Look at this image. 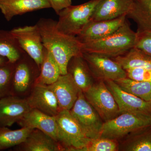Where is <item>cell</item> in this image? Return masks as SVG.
<instances>
[{
  "instance_id": "1",
  "label": "cell",
  "mask_w": 151,
  "mask_h": 151,
  "mask_svg": "<svg viewBox=\"0 0 151 151\" xmlns=\"http://www.w3.org/2000/svg\"><path fill=\"white\" fill-rule=\"evenodd\" d=\"M57 21L51 19L41 18L36 24L40 32L44 47L50 52L60 68L61 75L68 73V63L73 57L83 54V43L76 36L59 32Z\"/></svg>"
},
{
  "instance_id": "2",
  "label": "cell",
  "mask_w": 151,
  "mask_h": 151,
  "mask_svg": "<svg viewBox=\"0 0 151 151\" xmlns=\"http://www.w3.org/2000/svg\"><path fill=\"white\" fill-rule=\"evenodd\" d=\"M137 32L126 20L119 29L102 39L83 43V52L113 58L127 53L134 47Z\"/></svg>"
},
{
  "instance_id": "3",
  "label": "cell",
  "mask_w": 151,
  "mask_h": 151,
  "mask_svg": "<svg viewBox=\"0 0 151 151\" xmlns=\"http://www.w3.org/2000/svg\"><path fill=\"white\" fill-rule=\"evenodd\" d=\"M101 0H91L77 6L70 5L60 12L57 29L66 35L76 36L91 19Z\"/></svg>"
},
{
  "instance_id": "4",
  "label": "cell",
  "mask_w": 151,
  "mask_h": 151,
  "mask_svg": "<svg viewBox=\"0 0 151 151\" xmlns=\"http://www.w3.org/2000/svg\"><path fill=\"white\" fill-rule=\"evenodd\" d=\"M58 126V142L63 151H81L91 141L67 110L55 116Z\"/></svg>"
},
{
  "instance_id": "5",
  "label": "cell",
  "mask_w": 151,
  "mask_h": 151,
  "mask_svg": "<svg viewBox=\"0 0 151 151\" xmlns=\"http://www.w3.org/2000/svg\"><path fill=\"white\" fill-rule=\"evenodd\" d=\"M151 125V116L141 113H124L104 122L100 137L119 141L130 133Z\"/></svg>"
},
{
  "instance_id": "6",
  "label": "cell",
  "mask_w": 151,
  "mask_h": 151,
  "mask_svg": "<svg viewBox=\"0 0 151 151\" xmlns=\"http://www.w3.org/2000/svg\"><path fill=\"white\" fill-rule=\"evenodd\" d=\"M69 111L87 137L91 139L100 137L104 122L82 91Z\"/></svg>"
},
{
  "instance_id": "7",
  "label": "cell",
  "mask_w": 151,
  "mask_h": 151,
  "mask_svg": "<svg viewBox=\"0 0 151 151\" xmlns=\"http://www.w3.org/2000/svg\"><path fill=\"white\" fill-rule=\"evenodd\" d=\"M40 68L26 52L15 63L11 94L26 97L32 90Z\"/></svg>"
},
{
  "instance_id": "8",
  "label": "cell",
  "mask_w": 151,
  "mask_h": 151,
  "mask_svg": "<svg viewBox=\"0 0 151 151\" xmlns=\"http://www.w3.org/2000/svg\"><path fill=\"white\" fill-rule=\"evenodd\" d=\"M83 92L86 100L97 111L104 122L120 115L116 100L103 80H96L90 88Z\"/></svg>"
},
{
  "instance_id": "9",
  "label": "cell",
  "mask_w": 151,
  "mask_h": 151,
  "mask_svg": "<svg viewBox=\"0 0 151 151\" xmlns=\"http://www.w3.org/2000/svg\"><path fill=\"white\" fill-rule=\"evenodd\" d=\"M82 56L96 80L114 81L127 77L125 69L111 58L86 52Z\"/></svg>"
},
{
  "instance_id": "10",
  "label": "cell",
  "mask_w": 151,
  "mask_h": 151,
  "mask_svg": "<svg viewBox=\"0 0 151 151\" xmlns=\"http://www.w3.org/2000/svg\"><path fill=\"white\" fill-rule=\"evenodd\" d=\"M10 32L22 49L40 68L44 47L37 25L14 28Z\"/></svg>"
},
{
  "instance_id": "11",
  "label": "cell",
  "mask_w": 151,
  "mask_h": 151,
  "mask_svg": "<svg viewBox=\"0 0 151 151\" xmlns=\"http://www.w3.org/2000/svg\"><path fill=\"white\" fill-rule=\"evenodd\" d=\"M104 81L116 100L120 114L138 113L151 116V101H145L125 92L113 80Z\"/></svg>"
},
{
  "instance_id": "12",
  "label": "cell",
  "mask_w": 151,
  "mask_h": 151,
  "mask_svg": "<svg viewBox=\"0 0 151 151\" xmlns=\"http://www.w3.org/2000/svg\"><path fill=\"white\" fill-rule=\"evenodd\" d=\"M32 108L26 97L9 95L0 99V127L18 123Z\"/></svg>"
},
{
  "instance_id": "13",
  "label": "cell",
  "mask_w": 151,
  "mask_h": 151,
  "mask_svg": "<svg viewBox=\"0 0 151 151\" xmlns=\"http://www.w3.org/2000/svg\"><path fill=\"white\" fill-rule=\"evenodd\" d=\"M127 15L106 20H90L76 36L82 43L98 40L110 35L119 29L127 20Z\"/></svg>"
},
{
  "instance_id": "14",
  "label": "cell",
  "mask_w": 151,
  "mask_h": 151,
  "mask_svg": "<svg viewBox=\"0 0 151 151\" xmlns=\"http://www.w3.org/2000/svg\"><path fill=\"white\" fill-rule=\"evenodd\" d=\"M26 98L31 108L49 116H55L60 111L55 94L49 85H35Z\"/></svg>"
},
{
  "instance_id": "15",
  "label": "cell",
  "mask_w": 151,
  "mask_h": 151,
  "mask_svg": "<svg viewBox=\"0 0 151 151\" xmlns=\"http://www.w3.org/2000/svg\"><path fill=\"white\" fill-rule=\"evenodd\" d=\"M49 86L55 94L60 111H70L81 91L68 73L60 75L54 83Z\"/></svg>"
},
{
  "instance_id": "16",
  "label": "cell",
  "mask_w": 151,
  "mask_h": 151,
  "mask_svg": "<svg viewBox=\"0 0 151 151\" xmlns=\"http://www.w3.org/2000/svg\"><path fill=\"white\" fill-rule=\"evenodd\" d=\"M50 8L48 0H0V11L8 22L17 16Z\"/></svg>"
},
{
  "instance_id": "17",
  "label": "cell",
  "mask_w": 151,
  "mask_h": 151,
  "mask_svg": "<svg viewBox=\"0 0 151 151\" xmlns=\"http://www.w3.org/2000/svg\"><path fill=\"white\" fill-rule=\"evenodd\" d=\"M18 123L22 127L40 130L58 142V126L55 116H49L37 109L32 108Z\"/></svg>"
},
{
  "instance_id": "18",
  "label": "cell",
  "mask_w": 151,
  "mask_h": 151,
  "mask_svg": "<svg viewBox=\"0 0 151 151\" xmlns=\"http://www.w3.org/2000/svg\"><path fill=\"white\" fill-rule=\"evenodd\" d=\"M135 0H101L97 5L91 19L94 21L112 19L127 15Z\"/></svg>"
},
{
  "instance_id": "19",
  "label": "cell",
  "mask_w": 151,
  "mask_h": 151,
  "mask_svg": "<svg viewBox=\"0 0 151 151\" xmlns=\"http://www.w3.org/2000/svg\"><path fill=\"white\" fill-rule=\"evenodd\" d=\"M15 150L20 151H62L57 141L44 132L34 129L24 142L16 146Z\"/></svg>"
},
{
  "instance_id": "20",
  "label": "cell",
  "mask_w": 151,
  "mask_h": 151,
  "mask_svg": "<svg viewBox=\"0 0 151 151\" xmlns=\"http://www.w3.org/2000/svg\"><path fill=\"white\" fill-rule=\"evenodd\" d=\"M119 142V151H151V125L130 133Z\"/></svg>"
},
{
  "instance_id": "21",
  "label": "cell",
  "mask_w": 151,
  "mask_h": 151,
  "mask_svg": "<svg viewBox=\"0 0 151 151\" xmlns=\"http://www.w3.org/2000/svg\"><path fill=\"white\" fill-rule=\"evenodd\" d=\"M67 72L72 76L78 88L85 92L96 81L82 55L73 57L68 63Z\"/></svg>"
},
{
  "instance_id": "22",
  "label": "cell",
  "mask_w": 151,
  "mask_h": 151,
  "mask_svg": "<svg viewBox=\"0 0 151 151\" xmlns=\"http://www.w3.org/2000/svg\"><path fill=\"white\" fill-rule=\"evenodd\" d=\"M127 17L136 23L137 32H151V0H135Z\"/></svg>"
},
{
  "instance_id": "23",
  "label": "cell",
  "mask_w": 151,
  "mask_h": 151,
  "mask_svg": "<svg viewBox=\"0 0 151 151\" xmlns=\"http://www.w3.org/2000/svg\"><path fill=\"white\" fill-rule=\"evenodd\" d=\"M61 75L60 68L51 52L44 47L40 73L36 79V84L49 85L54 83Z\"/></svg>"
},
{
  "instance_id": "24",
  "label": "cell",
  "mask_w": 151,
  "mask_h": 151,
  "mask_svg": "<svg viewBox=\"0 0 151 151\" xmlns=\"http://www.w3.org/2000/svg\"><path fill=\"white\" fill-rule=\"evenodd\" d=\"M124 69L141 68L151 70V55L133 47L123 55L113 58Z\"/></svg>"
},
{
  "instance_id": "25",
  "label": "cell",
  "mask_w": 151,
  "mask_h": 151,
  "mask_svg": "<svg viewBox=\"0 0 151 151\" xmlns=\"http://www.w3.org/2000/svg\"><path fill=\"white\" fill-rule=\"evenodd\" d=\"M25 52L10 31L0 30V56L15 63Z\"/></svg>"
},
{
  "instance_id": "26",
  "label": "cell",
  "mask_w": 151,
  "mask_h": 151,
  "mask_svg": "<svg viewBox=\"0 0 151 151\" xmlns=\"http://www.w3.org/2000/svg\"><path fill=\"white\" fill-rule=\"evenodd\" d=\"M123 90L145 101H151V83L126 78L114 81Z\"/></svg>"
},
{
  "instance_id": "27",
  "label": "cell",
  "mask_w": 151,
  "mask_h": 151,
  "mask_svg": "<svg viewBox=\"0 0 151 151\" xmlns=\"http://www.w3.org/2000/svg\"><path fill=\"white\" fill-rule=\"evenodd\" d=\"M32 130L23 127L19 129L12 130L7 127H0V150L10 148L21 144Z\"/></svg>"
},
{
  "instance_id": "28",
  "label": "cell",
  "mask_w": 151,
  "mask_h": 151,
  "mask_svg": "<svg viewBox=\"0 0 151 151\" xmlns=\"http://www.w3.org/2000/svg\"><path fill=\"white\" fill-rule=\"evenodd\" d=\"M15 63L7 61L0 66V99L11 95Z\"/></svg>"
},
{
  "instance_id": "29",
  "label": "cell",
  "mask_w": 151,
  "mask_h": 151,
  "mask_svg": "<svg viewBox=\"0 0 151 151\" xmlns=\"http://www.w3.org/2000/svg\"><path fill=\"white\" fill-rule=\"evenodd\" d=\"M119 142L108 138L92 139L81 151H119Z\"/></svg>"
},
{
  "instance_id": "30",
  "label": "cell",
  "mask_w": 151,
  "mask_h": 151,
  "mask_svg": "<svg viewBox=\"0 0 151 151\" xmlns=\"http://www.w3.org/2000/svg\"><path fill=\"white\" fill-rule=\"evenodd\" d=\"M127 77L135 81L151 83V70L141 68L125 69Z\"/></svg>"
},
{
  "instance_id": "31",
  "label": "cell",
  "mask_w": 151,
  "mask_h": 151,
  "mask_svg": "<svg viewBox=\"0 0 151 151\" xmlns=\"http://www.w3.org/2000/svg\"><path fill=\"white\" fill-rule=\"evenodd\" d=\"M134 47L151 55V32H137Z\"/></svg>"
},
{
  "instance_id": "32",
  "label": "cell",
  "mask_w": 151,
  "mask_h": 151,
  "mask_svg": "<svg viewBox=\"0 0 151 151\" xmlns=\"http://www.w3.org/2000/svg\"><path fill=\"white\" fill-rule=\"evenodd\" d=\"M51 8L54 10L57 14L63 9L71 5L72 0H48Z\"/></svg>"
},
{
  "instance_id": "33",
  "label": "cell",
  "mask_w": 151,
  "mask_h": 151,
  "mask_svg": "<svg viewBox=\"0 0 151 151\" xmlns=\"http://www.w3.org/2000/svg\"><path fill=\"white\" fill-rule=\"evenodd\" d=\"M7 61H8V60L6 58L4 57L0 56V66L4 64Z\"/></svg>"
}]
</instances>
